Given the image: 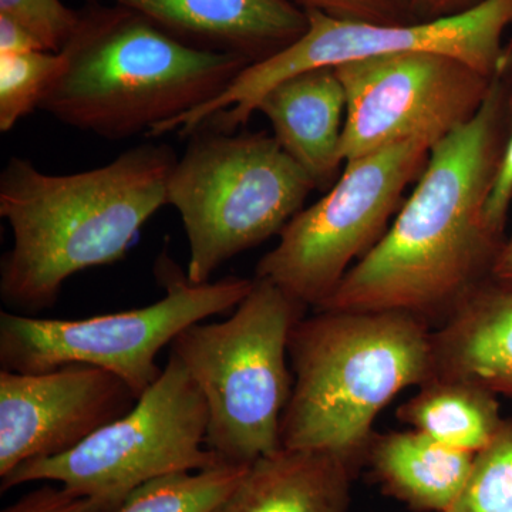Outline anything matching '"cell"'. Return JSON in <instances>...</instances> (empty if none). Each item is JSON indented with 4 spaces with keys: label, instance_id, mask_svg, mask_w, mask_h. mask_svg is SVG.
I'll list each match as a JSON object with an SVG mask.
<instances>
[{
    "label": "cell",
    "instance_id": "1",
    "mask_svg": "<svg viewBox=\"0 0 512 512\" xmlns=\"http://www.w3.org/2000/svg\"><path fill=\"white\" fill-rule=\"evenodd\" d=\"M511 126L512 57L476 116L431 147L396 220L316 311L404 312L431 325L487 281L505 239L488 228L485 202Z\"/></svg>",
    "mask_w": 512,
    "mask_h": 512
},
{
    "label": "cell",
    "instance_id": "2",
    "mask_svg": "<svg viewBox=\"0 0 512 512\" xmlns=\"http://www.w3.org/2000/svg\"><path fill=\"white\" fill-rule=\"evenodd\" d=\"M177 160L171 146L154 143L74 174H47L28 158H9L0 173V217L13 234L0 261L2 301L22 312L45 311L73 275L121 261L167 205Z\"/></svg>",
    "mask_w": 512,
    "mask_h": 512
},
{
    "label": "cell",
    "instance_id": "3",
    "mask_svg": "<svg viewBox=\"0 0 512 512\" xmlns=\"http://www.w3.org/2000/svg\"><path fill=\"white\" fill-rule=\"evenodd\" d=\"M39 110L64 126L126 140L217 99L248 62L197 49L123 6L89 3Z\"/></svg>",
    "mask_w": 512,
    "mask_h": 512
},
{
    "label": "cell",
    "instance_id": "4",
    "mask_svg": "<svg viewBox=\"0 0 512 512\" xmlns=\"http://www.w3.org/2000/svg\"><path fill=\"white\" fill-rule=\"evenodd\" d=\"M288 355L293 387L281 446L352 466L366 457L377 416L394 397L434 376L431 325L404 312L316 311L296 323Z\"/></svg>",
    "mask_w": 512,
    "mask_h": 512
},
{
    "label": "cell",
    "instance_id": "5",
    "mask_svg": "<svg viewBox=\"0 0 512 512\" xmlns=\"http://www.w3.org/2000/svg\"><path fill=\"white\" fill-rule=\"evenodd\" d=\"M306 306L268 279L222 322L194 323L171 343L208 407L205 446L222 463L249 466L281 448L293 387L289 338Z\"/></svg>",
    "mask_w": 512,
    "mask_h": 512
},
{
    "label": "cell",
    "instance_id": "6",
    "mask_svg": "<svg viewBox=\"0 0 512 512\" xmlns=\"http://www.w3.org/2000/svg\"><path fill=\"white\" fill-rule=\"evenodd\" d=\"M187 137L168 180L167 205L183 220L188 279L205 284L229 259L281 234L316 185L265 131L200 126Z\"/></svg>",
    "mask_w": 512,
    "mask_h": 512
},
{
    "label": "cell",
    "instance_id": "7",
    "mask_svg": "<svg viewBox=\"0 0 512 512\" xmlns=\"http://www.w3.org/2000/svg\"><path fill=\"white\" fill-rule=\"evenodd\" d=\"M156 274L164 298L144 308L72 320L0 312V366L18 373L99 367L120 377L140 399L163 373L158 353L188 326L235 311L254 285V279L237 276L192 284L167 251L158 256Z\"/></svg>",
    "mask_w": 512,
    "mask_h": 512
},
{
    "label": "cell",
    "instance_id": "8",
    "mask_svg": "<svg viewBox=\"0 0 512 512\" xmlns=\"http://www.w3.org/2000/svg\"><path fill=\"white\" fill-rule=\"evenodd\" d=\"M309 28L278 55L249 64L217 99L167 124L187 137L200 124L235 133L276 84L319 67H336L367 57L429 52L456 57L494 77L512 57L504 36L512 26V0H484L461 15L407 25L348 22L309 10Z\"/></svg>",
    "mask_w": 512,
    "mask_h": 512
},
{
    "label": "cell",
    "instance_id": "9",
    "mask_svg": "<svg viewBox=\"0 0 512 512\" xmlns=\"http://www.w3.org/2000/svg\"><path fill=\"white\" fill-rule=\"evenodd\" d=\"M208 420L207 402L197 383L170 353L161 376L130 412L67 453L22 464L0 478V491L56 481L114 510L148 481L222 463L205 446Z\"/></svg>",
    "mask_w": 512,
    "mask_h": 512
},
{
    "label": "cell",
    "instance_id": "10",
    "mask_svg": "<svg viewBox=\"0 0 512 512\" xmlns=\"http://www.w3.org/2000/svg\"><path fill=\"white\" fill-rule=\"evenodd\" d=\"M434 144L410 138L348 161L332 190L282 229L278 245L259 259L254 278L274 282L306 308H322L383 237Z\"/></svg>",
    "mask_w": 512,
    "mask_h": 512
},
{
    "label": "cell",
    "instance_id": "11",
    "mask_svg": "<svg viewBox=\"0 0 512 512\" xmlns=\"http://www.w3.org/2000/svg\"><path fill=\"white\" fill-rule=\"evenodd\" d=\"M346 90L345 163L410 138L440 141L483 106L494 77L456 57L392 53L336 66Z\"/></svg>",
    "mask_w": 512,
    "mask_h": 512
},
{
    "label": "cell",
    "instance_id": "12",
    "mask_svg": "<svg viewBox=\"0 0 512 512\" xmlns=\"http://www.w3.org/2000/svg\"><path fill=\"white\" fill-rule=\"evenodd\" d=\"M137 400L127 383L99 367L0 370V478L28 461L73 450Z\"/></svg>",
    "mask_w": 512,
    "mask_h": 512
},
{
    "label": "cell",
    "instance_id": "13",
    "mask_svg": "<svg viewBox=\"0 0 512 512\" xmlns=\"http://www.w3.org/2000/svg\"><path fill=\"white\" fill-rule=\"evenodd\" d=\"M134 10L197 49L256 63L298 42L308 13L292 0H86Z\"/></svg>",
    "mask_w": 512,
    "mask_h": 512
},
{
    "label": "cell",
    "instance_id": "14",
    "mask_svg": "<svg viewBox=\"0 0 512 512\" xmlns=\"http://www.w3.org/2000/svg\"><path fill=\"white\" fill-rule=\"evenodd\" d=\"M346 90L335 67H319L276 84L259 100L256 111L271 123L274 137L316 188L335 180L345 127Z\"/></svg>",
    "mask_w": 512,
    "mask_h": 512
},
{
    "label": "cell",
    "instance_id": "15",
    "mask_svg": "<svg viewBox=\"0 0 512 512\" xmlns=\"http://www.w3.org/2000/svg\"><path fill=\"white\" fill-rule=\"evenodd\" d=\"M434 375L473 380L512 402V286L488 278L433 330Z\"/></svg>",
    "mask_w": 512,
    "mask_h": 512
},
{
    "label": "cell",
    "instance_id": "16",
    "mask_svg": "<svg viewBox=\"0 0 512 512\" xmlns=\"http://www.w3.org/2000/svg\"><path fill=\"white\" fill-rule=\"evenodd\" d=\"M352 470L333 454L281 447L249 464L215 512H349Z\"/></svg>",
    "mask_w": 512,
    "mask_h": 512
},
{
    "label": "cell",
    "instance_id": "17",
    "mask_svg": "<svg viewBox=\"0 0 512 512\" xmlns=\"http://www.w3.org/2000/svg\"><path fill=\"white\" fill-rule=\"evenodd\" d=\"M474 456L412 429L375 433L365 458L397 500L414 510L447 512L467 483Z\"/></svg>",
    "mask_w": 512,
    "mask_h": 512
},
{
    "label": "cell",
    "instance_id": "18",
    "mask_svg": "<svg viewBox=\"0 0 512 512\" xmlns=\"http://www.w3.org/2000/svg\"><path fill=\"white\" fill-rule=\"evenodd\" d=\"M397 419L454 450L477 454L504 423L497 394L464 377L434 375L397 410Z\"/></svg>",
    "mask_w": 512,
    "mask_h": 512
},
{
    "label": "cell",
    "instance_id": "19",
    "mask_svg": "<svg viewBox=\"0 0 512 512\" xmlns=\"http://www.w3.org/2000/svg\"><path fill=\"white\" fill-rule=\"evenodd\" d=\"M247 470L248 466L220 463L168 474L141 485L109 512H215Z\"/></svg>",
    "mask_w": 512,
    "mask_h": 512
},
{
    "label": "cell",
    "instance_id": "20",
    "mask_svg": "<svg viewBox=\"0 0 512 512\" xmlns=\"http://www.w3.org/2000/svg\"><path fill=\"white\" fill-rule=\"evenodd\" d=\"M63 53L36 50L0 55V131L8 133L20 120L40 109L64 72Z\"/></svg>",
    "mask_w": 512,
    "mask_h": 512
},
{
    "label": "cell",
    "instance_id": "21",
    "mask_svg": "<svg viewBox=\"0 0 512 512\" xmlns=\"http://www.w3.org/2000/svg\"><path fill=\"white\" fill-rule=\"evenodd\" d=\"M447 512H512V419L474 456L467 483Z\"/></svg>",
    "mask_w": 512,
    "mask_h": 512
},
{
    "label": "cell",
    "instance_id": "22",
    "mask_svg": "<svg viewBox=\"0 0 512 512\" xmlns=\"http://www.w3.org/2000/svg\"><path fill=\"white\" fill-rule=\"evenodd\" d=\"M0 15L25 26L49 52L60 53L79 25L80 12L62 0H0Z\"/></svg>",
    "mask_w": 512,
    "mask_h": 512
},
{
    "label": "cell",
    "instance_id": "23",
    "mask_svg": "<svg viewBox=\"0 0 512 512\" xmlns=\"http://www.w3.org/2000/svg\"><path fill=\"white\" fill-rule=\"evenodd\" d=\"M299 8L323 13L333 19L373 25L414 23L407 0H292Z\"/></svg>",
    "mask_w": 512,
    "mask_h": 512
},
{
    "label": "cell",
    "instance_id": "24",
    "mask_svg": "<svg viewBox=\"0 0 512 512\" xmlns=\"http://www.w3.org/2000/svg\"><path fill=\"white\" fill-rule=\"evenodd\" d=\"M103 501L82 497L66 488L42 487L26 494L2 512H109Z\"/></svg>",
    "mask_w": 512,
    "mask_h": 512
},
{
    "label": "cell",
    "instance_id": "25",
    "mask_svg": "<svg viewBox=\"0 0 512 512\" xmlns=\"http://www.w3.org/2000/svg\"><path fill=\"white\" fill-rule=\"evenodd\" d=\"M512 205V126L501 154L490 194L485 202V222L498 238L505 237L508 212Z\"/></svg>",
    "mask_w": 512,
    "mask_h": 512
},
{
    "label": "cell",
    "instance_id": "26",
    "mask_svg": "<svg viewBox=\"0 0 512 512\" xmlns=\"http://www.w3.org/2000/svg\"><path fill=\"white\" fill-rule=\"evenodd\" d=\"M484 0H407L414 22L450 18L476 8Z\"/></svg>",
    "mask_w": 512,
    "mask_h": 512
},
{
    "label": "cell",
    "instance_id": "27",
    "mask_svg": "<svg viewBox=\"0 0 512 512\" xmlns=\"http://www.w3.org/2000/svg\"><path fill=\"white\" fill-rule=\"evenodd\" d=\"M36 50L46 49L35 35L16 20L0 15V55L36 52Z\"/></svg>",
    "mask_w": 512,
    "mask_h": 512
},
{
    "label": "cell",
    "instance_id": "28",
    "mask_svg": "<svg viewBox=\"0 0 512 512\" xmlns=\"http://www.w3.org/2000/svg\"><path fill=\"white\" fill-rule=\"evenodd\" d=\"M490 278L500 284L512 286V234L505 238L503 247L498 251Z\"/></svg>",
    "mask_w": 512,
    "mask_h": 512
}]
</instances>
